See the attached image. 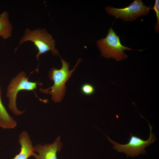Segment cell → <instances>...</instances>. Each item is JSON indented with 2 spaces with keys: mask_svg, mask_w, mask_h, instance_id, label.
<instances>
[{
  "mask_svg": "<svg viewBox=\"0 0 159 159\" xmlns=\"http://www.w3.org/2000/svg\"><path fill=\"white\" fill-rule=\"evenodd\" d=\"M62 146L60 136L52 143L43 145L37 144L34 147V151L38 153V154L35 153L33 157L36 159H57V153L60 152Z\"/></svg>",
  "mask_w": 159,
  "mask_h": 159,
  "instance_id": "cell-7",
  "label": "cell"
},
{
  "mask_svg": "<svg viewBox=\"0 0 159 159\" xmlns=\"http://www.w3.org/2000/svg\"><path fill=\"white\" fill-rule=\"evenodd\" d=\"M148 122L150 129V134L147 140H144L142 138L133 135L132 133L130 132L131 137L128 142L125 145L120 144L112 140L107 135L108 140L114 146L112 147L118 152H123L127 157L130 156L133 158L137 156L140 154H146V151L145 148L150 145L156 140V137L152 132V127Z\"/></svg>",
  "mask_w": 159,
  "mask_h": 159,
  "instance_id": "cell-5",
  "label": "cell"
},
{
  "mask_svg": "<svg viewBox=\"0 0 159 159\" xmlns=\"http://www.w3.org/2000/svg\"><path fill=\"white\" fill-rule=\"evenodd\" d=\"M9 13L4 11L0 14V37L6 39L11 36L13 27L9 21Z\"/></svg>",
  "mask_w": 159,
  "mask_h": 159,
  "instance_id": "cell-10",
  "label": "cell"
},
{
  "mask_svg": "<svg viewBox=\"0 0 159 159\" xmlns=\"http://www.w3.org/2000/svg\"><path fill=\"white\" fill-rule=\"evenodd\" d=\"M30 41L33 42L37 49L38 52L36 58L39 61V57L42 54L51 51L54 56H60L58 50L55 47V42L52 36L44 29L38 28L31 30L27 28L24 34L19 41V45L15 49L16 51L23 43Z\"/></svg>",
  "mask_w": 159,
  "mask_h": 159,
  "instance_id": "cell-2",
  "label": "cell"
},
{
  "mask_svg": "<svg viewBox=\"0 0 159 159\" xmlns=\"http://www.w3.org/2000/svg\"><path fill=\"white\" fill-rule=\"evenodd\" d=\"M19 143L21 146L19 153L12 159H28L31 156H34V147L28 133L25 131L22 132L19 136Z\"/></svg>",
  "mask_w": 159,
  "mask_h": 159,
  "instance_id": "cell-8",
  "label": "cell"
},
{
  "mask_svg": "<svg viewBox=\"0 0 159 159\" xmlns=\"http://www.w3.org/2000/svg\"><path fill=\"white\" fill-rule=\"evenodd\" d=\"M62 64L59 69L52 67L49 72V79L54 82L51 87L47 89L40 88V92L44 93L50 94L51 99L55 102H60L64 96L66 91V84L75 71L77 66L82 61L79 58L73 68L69 70V64L61 57H60Z\"/></svg>",
  "mask_w": 159,
  "mask_h": 159,
  "instance_id": "cell-1",
  "label": "cell"
},
{
  "mask_svg": "<svg viewBox=\"0 0 159 159\" xmlns=\"http://www.w3.org/2000/svg\"><path fill=\"white\" fill-rule=\"evenodd\" d=\"M38 84L37 82L29 81L24 72H19L11 80L7 88L6 96L8 98L9 108L14 114L20 115L24 112L19 110L16 106V99L19 92L23 90L34 91L37 88Z\"/></svg>",
  "mask_w": 159,
  "mask_h": 159,
  "instance_id": "cell-4",
  "label": "cell"
},
{
  "mask_svg": "<svg viewBox=\"0 0 159 159\" xmlns=\"http://www.w3.org/2000/svg\"><path fill=\"white\" fill-rule=\"evenodd\" d=\"M159 1L155 0L153 7V8L155 11L156 15L157 18V23L155 26V29L156 30V33H159Z\"/></svg>",
  "mask_w": 159,
  "mask_h": 159,
  "instance_id": "cell-12",
  "label": "cell"
},
{
  "mask_svg": "<svg viewBox=\"0 0 159 159\" xmlns=\"http://www.w3.org/2000/svg\"><path fill=\"white\" fill-rule=\"evenodd\" d=\"M0 86V127L3 129H13L17 125V122L8 112L3 105L1 97Z\"/></svg>",
  "mask_w": 159,
  "mask_h": 159,
  "instance_id": "cell-9",
  "label": "cell"
},
{
  "mask_svg": "<svg viewBox=\"0 0 159 159\" xmlns=\"http://www.w3.org/2000/svg\"><path fill=\"white\" fill-rule=\"evenodd\" d=\"M97 44L102 56L118 61L127 58V55L124 52L125 50L133 49L122 45L119 36L112 27L108 30L106 37L97 41Z\"/></svg>",
  "mask_w": 159,
  "mask_h": 159,
  "instance_id": "cell-3",
  "label": "cell"
},
{
  "mask_svg": "<svg viewBox=\"0 0 159 159\" xmlns=\"http://www.w3.org/2000/svg\"><path fill=\"white\" fill-rule=\"evenodd\" d=\"M153 8L146 6L141 0H135L127 6L117 8L108 6L105 10L109 15L125 21H132L138 17L148 15Z\"/></svg>",
  "mask_w": 159,
  "mask_h": 159,
  "instance_id": "cell-6",
  "label": "cell"
},
{
  "mask_svg": "<svg viewBox=\"0 0 159 159\" xmlns=\"http://www.w3.org/2000/svg\"><path fill=\"white\" fill-rule=\"evenodd\" d=\"M81 91L83 94L90 95L93 94L95 91V88L92 85L85 83L82 85L81 87Z\"/></svg>",
  "mask_w": 159,
  "mask_h": 159,
  "instance_id": "cell-11",
  "label": "cell"
}]
</instances>
